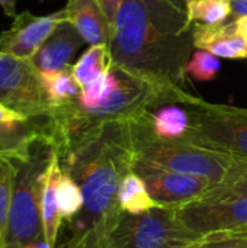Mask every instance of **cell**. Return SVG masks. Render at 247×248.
<instances>
[{
    "label": "cell",
    "mask_w": 247,
    "mask_h": 248,
    "mask_svg": "<svg viewBox=\"0 0 247 248\" xmlns=\"http://www.w3.org/2000/svg\"><path fill=\"white\" fill-rule=\"evenodd\" d=\"M112 64L153 83L183 87L194 46L186 12L165 0H122L109 42Z\"/></svg>",
    "instance_id": "cell-1"
},
{
    "label": "cell",
    "mask_w": 247,
    "mask_h": 248,
    "mask_svg": "<svg viewBox=\"0 0 247 248\" xmlns=\"http://www.w3.org/2000/svg\"><path fill=\"white\" fill-rule=\"evenodd\" d=\"M58 157L63 170L77 182L84 198L82 212L67 222L68 238L95 232L99 241L121 211L119 185L132 171L127 121L105 125L95 137Z\"/></svg>",
    "instance_id": "cell-2"
},
{
    "label": "cell",
    "mask_w": 247,
    "mask_h": 248,
    "mask_svg": "<svg viewBox=\"0 0 247 248\" xmlns=\"http://www.w3.org/2000/svg\"><path fill=\"white\" fill-rule=\"evenodd\" d=\"M144 113L127 121L128 141L134 160L202 177L213 183L214 187L227 186L247 176V160L217 153L188 141L157 140L150 132Z\"/></svg>",
    "instance_id": "cell-3"
},
{
    "label": "cell",
    "mask_w": 247,
    "mask_h": 248,
    "mask_svg": "<svg viewBox=\"0 0 247 248\" xmlns=\"http://www.w3.org/2000/svg\"><path fill=\"white\" fill-rule=\"evenodd\" d=\"M54 147L45 138L12 160L13 182L6 248H23L44 238L41 221V193Z\"/></svg>",
    "instance_id": "cell-4"
},
{
    "label": "cell",
    "mask_w": 247,
    "mask_h": 248,
    "mask_svg": "<svg viewBox=\"0 0 247 248\" xmlns=\"http://www.w3.org/2000/svg\"><path fill=\"white\" fill-rule=\"evenodd\" d=\"M191 115L188 142L247 160V109L192 96L182 103Z\"/></svg>",
    "instance_id": "cell-5"
},
{
    "label": "cell",
    "mask_w": 247,
    "mask_h": 248,
    "mask_svg": "<svg viewBox=\"0 0 247 248\" xmlns=\"http://www.w3.org/2000/svg\"><path fill=\"white\" fill-rule=\"evenodd\" d=\"M178 219L175 208L154 206L143 214L119 211L98 241L99 248H160L170 243L199 241Z\"/></svg>",
    "instance_id": "cell-6"
},
{
    "label": "cell",
    "mask_w": 247,
    "mask_h": 248,
    "mask_svg": "<svg viewBox=\"0 0 247 248\" xmlns=\"http://www.w3.org/2000/svg\"><path fill=\"white\" fill-rule=\"evenodd\" d=\"M179 222L199 238L247 228V195L213 187L202 198L175 208Z\"/></svg>",
    "instance_id": "cell-7"
},
{
    "label": "cell",
    "mask_w": 247,
    "mask_h": 248,
    "mask_svg": "<svg viewBox=\"0 0 247 248\" xmlns=\"http://www.w3.org/2000/svg\"><path fill=\"white\" fill-rule=\"evenodd\" d=\"M0 103L29 118H42L52 110L42 89L41 74L31 61L3 52H0Z\"/></svg>",
    "instance_id": "cell-8"
},
{
    "label": "cell",
    "mask_w": 247,
    "mask_h": 248,
    "mask_svg": "<svg viewBox=\"0 0 247 248\" xmlns=\"http://www.w3.org/2000/svg\"><path fill=\"white\" fill-rule=\"evenodd\" d=\"M132 171L144 180L150 196L159 206H182L202 198L214 187L213 183L202 177L166 170L137 160L132 163Z\"/></svg>",
    "instance_id": "cell-9"
},
{
    "label": "cell",
    "mask_w": 247,
    "mask_h": 248,
    "mask_svg": "<svg viewBox=\"0 0 247 248\" xmlns=\"http://www.w3.org/2000/svg\"><path fill=\"white\" fill-rule=\"evenodd\" d=\"M64 20H67L66 9L47 16H35L23 10L13 17L10 28L0 33V52L29 61Z\"/></svg>",
    "instance_id": "cell-10"
},
{
    "label": "cell",
    "mask_w": 247,
    "mask_h": 248,
    "mask_svg": "<svg viewBox=\"0 0 247 248\" xmlns=\"http://www.w3.org/2000/svg\"><path fill=\"white\" fill-rule=\"evenodd\" d=\"M83 42L84 39L74 26L68 20H64L54 29L29 61L41 74L68 70L71 68V61Z\"/></svg>",
    "instance_id": "cell-11"
},
{
    "label": "cell",
    "mask_w": 247,
    "mask_h": 248,
    "mask_svg": "<svg viewBox=\"0 0 247 248\" xmlns=\"http://www.w3.org/2000/svg\"><path fill=\"white\" fill-rule=\"evenodd\" d=\"M194 46L208 51L218 58L227 60H247V39H245L233 20L220 25L192 28Z\"/></svg>",
    "instance_id": "cell-12"
},
{
    "label": "cell",
    "mask_w": 247,
    "mask_h": 248,
    "mask_svg": "<svg viewBox=\"0 0 247 248\" xmlns=\"http://www.w3.org/2000/svg\"><path fill=\"white\" fill-rule=\"evenodd\" d=\"M67 20L89 45L108 44L112 36V23L98 0H67Z\"/></svg>",
    "instance_id": "cell-13"
},
{
    "label": "cell",
    "mask_w": 247,
    "mask_h": 248,
    "mask_svg": "<svg viewBox=\"0 0 247 248\" xmlns=\"http://www.w3.org/2000/svg\"><path fill=\"white\" fill-rule=\"evenodd\" d=\"M150 132L160 141H186L192 128L191 115L181 103H167L144 113Z\"/></svg>",
    "instance_id": "cell-14"
},
{
    "label": "cell",
    "mask_w": 247,
    "mask_h": 248,
    "mask_svg": "<svg viewBox=\"0 0 247 248\" xmlns=\"http://www.w3.org/2000/svg\"><path fill=\"white\" fill-rule=\"evenodd\" d=\"M63 171L60 157L57 151H54L49 164L47 167L44 185H42V193H41V221H42V234L44 240L52 248L57 247L58 234L63 224V217L60 214L58 205H57V180Z\"/></svg>",
    "instance_id": "cell-15"
},
{
    "label": "cell",
    "mask_w": 247,
    "mask_h": 248,
    "mask_svg": "<svg viewBox=\"0 0 247 248\" xmlns=\"http://www.w3.org/2000/svg\"><path fill=\"white\" fill-rule=\"evenodd\" d=\"M112 55L108 44L90 45L71 65L74 80L80 87L90 84L112 68Z\"/></svg>",
    "instance_id": "cell-16"
},
{
    "label": "cell",
    "mask_w": 247,
    "mask_h": 248,
    "mask_svg": "<svg viewBox=\"0 0 247 248\" xmlns=\"http://www.w3.org/2000/svg\"><path fill=\"white\" fill-rule=\"evenodd\" d=\"M118 205L121 211L128 214H143L157 206L150 196L144 180L134 171H130L119 185Z\"/></svg>",
    "instance_id": "cell-17"
},
{
    "label": "cell",
    "mask_w": 247,
    "mask_h": 248,
    "mask_svg": "<svg viewBox=\"0 0 247 248\" xmlns=\"http://www.w3.org/2000/svg\"><path fill=\"white\" fill-rule=\"evenodd\" d=\"M41 83L52 109L74 100L82 92V87L73 77L71 68L58 73H42Z\"/></svg>",
    "instance_id": "cell-18"
},
{
    "label": "cell",
    "mask_w": 247,
    "mask_h": 248,
    "mask_svg": "<svg viewBox=\"0 0 247 248\" xmlns=\"http://www.w3.org/2000/svg\"><path fill=\"white\" fill-rule=\"evenodd\" d=\"M185 12L192 25H220L231 15V0H188Z\"/></svg>",
    "instance_id": "cell-19"
},
{
    "label": "cell",
    "mask_w": 247,
    "mask_h": 248,
    "mask_svg": "<svg viewBox=\"0 0 247 248\" xmlns=\"http://www.w3.org/2000/svg\"><path fill=\"white\" fill-rule=\"evenodd\" d=\"M55 196H57V205L63 217V221L70 222L82 212L84 205L82 189L77 185V182L64 170L61 171L57 180Z\"/></svg>",
    "instance_id": "cell-20"
},
{
    "label": "cell",
    "mask_w": 247,
    "mask_h": 248,
    "mask_svg": "<svg viewBox=\"0 0 247 248\" xmlns=\"http://www.w3.org/2000/svg\"><path fill=\"white\" fill-rule=\"evenodd\" d=\"M12 182H13L12 160L0 157V248H6V240H7Z\"/></svg>",
    "instance_id": "cell-21"
},
{
    "label": "cell",
    "mask_w": 247,
    "mask_h": 248,
    "mask_svg": "<svg viewBox=\"0 0 247 248\" xmlns=\"http://www.w3.org/2000/svg\"><path fill=\"white\" fill-rule=\"evenodd\" d=\"M220 68L221 62L218 57L208 51L198 49L191 55L185 71L186 76H191L197 81H211L217 77Z\"/></svg>",
    "instance_id": "cell-22"
},
{
    "label": "cell",
    "mask_w": 247,
    "mask_h": 248,
    "mask_svg": "<svg viewBox=\"0 0 247 248\" xmlns=\"http://www.w3.org/2000/svg\"><path fill=\"white\" fill-rule=\"evenodd\" d=\"M195 248H247V238L214 234L202 238Z\"/></svg>",
    "instance_id": "cell-23"
},
{
    "label": "cell",
    "mask_w": 247,
    "mask_h": 248,
    "mask_svg": "<svg viewBox=\"0 0 247 248\" xmlns=\"http://www.w3.org/2000/svg\"><path fill=\"white\" fill-rule=\"evenodd\" d=\"M61 248H99L95 232H86L77 238H67Z\"/></svg>",
    "instance_id": "cell-24"
},
{
    "label": "cell",
    "mask_w": 247,
    "mask_h": 248,
    "mask_svg": "<svg viewBox=\"0 0 247 248\" xmlns=\"http://www.w3.org/2000/svg\"><path fill=\"white\" fill-rule=\"evenodd\" d=\"M25 119H31V118L26 116L25 113H20V112L0 103V125L7 124V122H13V121H25Z\"/></svg>",
    "instance_id": "cell-25"
},
{
    "label": "cell",
    "mask_w": 247,
    "mask_h": 248,
    "mask_svg": "<svg viewBox=\"0 0 247 248\" xmlns=\"http://www.w3.org/2000/svg\"><path fill=\"white\" fill-rule=\"evenodd\" d=\"M98 1L102 6L105 15L108 16L109 22L114 25V20H115V17H116V15L119 12V7L122 4V0H98Z\"/></svg>",
    "instance_id": "cell-26"
},
{
    "label": "cell",
    "mask_w": 247,
    "mask_h": 248,
    "mask_svg": "<svg viewBox=\"0 0 247 248\" xmlns=\"http://www.w3.org/2000/svg\"><path fill=\"white\" fill-rule=\"evenodd\" d=\"M247 16V0H231V15L229 20Z\"/></svg>",
    "instance_id": "cell-27"
},
{
    "label": "cell",
    "mask_w": 247,
    "mask_h": 248,
    "mask_svg": "<svg viewBox=\"0 0 247 248\" xmlns=\"http://www.w3.org/2000/svg\"><path fill=\"white\" fill-rule=\"evenodd\" d=\"M221 189H226V190H231V192H236V193H243L247 195V176L227 185V186H218Z\"/></svg>",
    "instance_id": "cell-28"
},
{
    "label": "cell",
    "mask_w": 247,
    "mask_h": 248,
    "mask_svg": "<svg viewBox=\"0 0 247 248\" xmlns=\"http://www.w3.org/2000/svg\"><path fill=\"white\" fill-rule=\"evenodd\" d=\"M16 3L17 0H0V7L3 9V13L9 17H15L17 15L16 12Z\"/></svg>",
    "instance_id": "cell-29"
},
{
    "label": "cell",
    "mask_w": 247,
    "mask_h": 248,
    "mask_svg": "<svg viewBox=\"0 0 247 248\" xmlns=\"http://www.w3.org/2000/svg\"><path fill=\"white\" fill-rule=\"evenodd\" d=\"M233 22L236 23V28H237L239 33H240L245 39H247V16L237 17V19H234Z\"/></svg>",
    "instance_id": "cell-30"
},
{
    "label": "cell",
    "mask_w": 247,
    "mask_h": 248,
    "mask_svg": "<svg viewBox=\"0 0 247 248\" xmlns=\"http://www.w3.org/2000/svg\"><path fill=\"white\" fill-rule=\"evenodd\" d=\"M201 241V240H199ZM199 241H191V243H170L160 248H195Z\"/></svg>",
    "instance_id": "cell-31"
},
{
    "label": "cell",
    "mask_w": 247,
    "mask_h": 248,
    "mask_svg": "<svg viewBox=\"0 0 247 248\" xmlns=\"http://www.w3.org/2000/svg\"><path fill=\"white\" fill-rule=\"evenodd\" d=\"M23 248H52L44 238L42 240H39V241H35V243H32V244H29V246H26V247Z\"/></svg>",
    "instance_id": "cell-32"
},
{
    "label": "cell",
    "mask_w": 247,
    "mask_h": 248,
    "mask_svg": "<svg viewBox=\"0 0 247 248\" xmlns=\"http://www.w3.org/2000/svg\"><path fill=\"white\" fill-rule=\"evenodd\" d=\"M224 235H230V237H245L247 238V228L243 230H237V231H231V232H221Z\"/></svg>",
    "instance_id": "cell-33"
},
{
    "label": "cell",
    "mask_w": 247,
    "mask_h": 248,
    "mask_svg": "<svg viewBox=\"0 0 247 248\" xmlns=\"http://www.w3.org/2000/svg\"><path fill=\"white\" fill-rule=\"evenodd\" d=\"M165 1L172 3L173 6H176V7H179V9H183V10H185V6H186V3H188V0H165Z\"/></svg>",
    "instance_id": "cell-34"
}]
</instances>
